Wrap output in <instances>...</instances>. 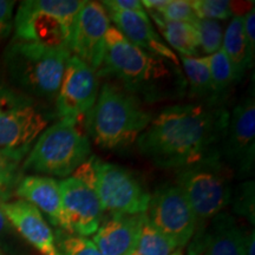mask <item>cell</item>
<instances>
[{"mask_svg": "<svg viewBox=\"0 0 255 255\" xmlns=\"http://www.w3.org/2000/svg\"><path fill=\"white\" fill-rule=\"evenodd\" d=\"M229 114L225 105H169L137 138V149L155 167L180 170L220 154Z\"/></svg>", "mask_w": 255, "mask_h": 255, "instance_id": "6da1fadb", "label": "cell"}, {"mask_svg": "<svg viewBox=\"0 0 255 255\" xmlns=\"http://www.w3.org/2000/svg\"><path fill=\"white\" fill-rule=\"evenodd\" d=\"M97 75L138 98L143 104L182 100L187 82L180 63L139 49L111 25L105 39L103 63Z\"/></svg>", "mask_w": 255, "mask_h": 255, "instance_id": "7a4b0ae2", "label": "cell"}, {"mask_svg": "<svg viewBox=\"0 0 255 255\" xmlns=\"http://www.w3.org/2000/svg\"><path fill=\"white\" fill-rule=\"evenodd\" d=\"M151 120L152 115L138 98L108 81L85 115L84 131L98 148L120 150L135 144Z\"/></svg>", "mask_w": 255, "mask_h": 255, "instance_id": "3957f363", "label": "cell"}, {"mask_svg": "<svg viewBox=\"0 0 255 255\" xmlns=\"http://www.w3.org/2000/svg\"><path fill=\"white\" fill-rule=\"evenodd\" d=\"M70 56L66 50L12 39L5 50L4 63L8 78L19 91L32 98L53 101Z\"/></svg>", "mask_w": 255, "mask_h": 255, "instance_id": "277c9868", "label": "cell"}, {"mask_svg": "<svg viewBox=\"0 0 255 255\" xmlns=\"http://www.w3.org/2000/svg\"><path fill=\"white\" fill-rule=\"evenodd\" d=\"M78 121L58 120L40 133L21 170L40 176L68 178L91 156V142Z\"/></svg>", "mask_w": 255, "mask_h": 255, "instance_id": "5b68a950", "label": "cell"}, {"mask_svg": "<svg viewBox=\"0 0 255 255\" xmlns=\"http://www.w3.org/2000/svg\"><path fill=\"white\" fill-rule=\"evenodd\" d=\"M95 190L104 213L111 216L145 214L150 195L144 183L129 169L90 156L73 173Z\"/></svg>", "mask_w": 255, "mask_h": 255, "instance_id": "8992f818", "label": "cell"}, {"mask_svg": "<svg viewBox=\"0 0 255 255\" xmlns=\"http://www.w3.org/2000/svg\"><path fill=\"white\" fill-rule=\"evenodd\" d=\"M232 177V170L220 154L178 170L176 184L195 216V234L205 231L209 222L231 203Z\"/></svg>", "mask_w": 255, "mask_h": 255, "instance_id": "52a82bcc", "label": "cell"}, {"mask_svg": "<svg viewBox=\"0 0 255 255\" xmlns=\"http://www.w3.org/2000/svg\"><path fill=\"white\" fill-rule=\"evenodd\" d=\"M85 0H27L13 20L14 40L70 52L71 28Z\"/></svg>", "mask_w": 255, "mask_h": 255, "instance_id": "ba28073f", "label": "cell"}, {"mask_svg": "<svg viewBox=\"0 0 255 255\" xmlns=\"http://www.w3.org/2000/svg\"><path fill=\"white\" fill-rule=\"evenodd\" d=\"M51 117L30 96L0 83V152L23 161Z\"/></svg>", "mask_w": 255, "mask_h": 255, "instance_id": "9c48e42d", "label": "cell"}, {"mask_svg": "<svg viewBox=\"0 0 255 255\" xmlns=\"http://www.w3.org/2000/svg\"><path fill=\"white\" fill-rule=\"evenodd\" d=\"M222 161L239 180H251L255 168L254 88L229 114V122L220 148Z\"/></svg>", "mask_w": 255, "mask_h": 255, "instance_id": "30bf717a", "label": "cell"}, {"mask_svg": "<svg viewBox=\"0 0 255 255\" xmlns=\"http://www.w3.org/2000/svg\"><path fill=\"white\" fill-rule=\"evenodd\" d=\"M145 218L149 223L182 248L189 244L196 221L189 203L176 183H164L150 195Z\"/></svg>", "mask_w": 255, "mask_h": 255, "instance_id": "8fae6325", "label": "cell"}, {"mask_svg": "<svg viewBox=\"0 0 255 255\" xmlns=\"http://www.w3.org/2000/svg\"><path fill=\"white\" fill-rule=\"evenodd\" d=\"M98 92L97 72L77 57L70 56L55 98L57 117L81 122L94 107Z\"/></svg>", "mask_w": 255, "mask_h": 255, "instance_id": "7c38bea8", "label": "cell"}, {"mask_svg": "<svg viewBox=\"0 0 255 255\" xmlns=\"http://www.w3.org/2000/svg\"><path fill=\"white\" fill-rule=\"evenodd\" d=\"M111 21L100 1H84L73 21L70 53L88 64L96 72L103 63L105 39Z\"/></svg>", "mask_w": 255, "mask_h": 255, "instance_id": "4fadbf2b", "label": "cell"}, {"mask_svg": "<svg viewBox=\"0 0 255 255\" xmlns=\"http://www.w3.org/2000/svg\"><path fill=\"white\" fill-rule=\"evenodd\" d=\"M59 182L65 220L64 232L84 238L94 235L100 228L104 214L95 190L75 176Z\"/></svg>", "mask_w": 255, "mask_h": 255, "instance_id": "5bb4252c", "label": "cell"}, {"mask_svg": "<svg viewBox=\"0 0 255 255\" xmlns=\"http://www.w3.org/2000/svg\"><path fill=\"white\" fill-rule=\"evenodd\" d=\"M247 235L234 216L222 212L194 235L188 255H247Z\"/></svg>", "mask_w": 255, "mask_h": 255, "instance_id": "9a60e30c", "label": "cell"}, {"mask_svg": "<svg viewBox=\"0 0 255 255\" xmlns=\"http://www.w3.org/2000/svg\"><path fill=\"white\" fill-rule=\"evenodd\" d=\"M0 209L14 231L41 255H59L55 233L39 209L20 199L9 202L2 201L0 202Z\"/></svg>", "mask_w": 255, "mask_h": 255, "instance_id": "2e32d148", "label": "cell"}, {"mask_svg": "<svg viewBox=\"0 0 255 255\" xmlns=\"http://www.w3.org/2000/svg\"><path fill=\"white\" fill-rule=\"evenodd\" d=\"M109 15L110 21L130 43L139 49L155 53L174 63L178 62V57L162 39L151 23L149 15L120 11V9L104 7Z\"/></svg>", "mask_w": 255, "mask_h": 255, "instance_id": "e0dca14e", "label": "cell"}, {"mask_svg": "<svg viewBox=\"0 0 255 255\" xmlns=\"http://www.w3.org/2000/svg\"><path fill=\"white\" fill-rule=\"evenodd\" d=\"M15 195L33 205L47 216L53 226L64 231L65 220L58 180L40 175H28L19 180L15 187Z\"/></svg>", "mask_w": 255, "mask_h": 255, "instance_id": "ac0fdd59", "label": "cell"}, {"mask_svg": "<svg viewBox=\"0 0 255 255\" xmlns=\"http://www.w3.org/2000/svg\"><path fill=\"white\" fill-rule=\"evenodd\" d=\"M144 214L111 216L102 223L92 242L102 255H131L136 251Z\"/></svg>", "mask_w": 255, "mask_h": 255, "instance_id": "d6986e66", "label": "cell"}, {"mask_svg": "<svg viewBox=\"0 0 255 255\" xmlns=\"http://www.w3.org/2000/svg\"><path fill=\"white\" fill-rule=\"evenodd\" d=\"M181 68L187 82V97L194 102L210 105L218 104L215 91L210 77L207 56L182 57L180 56Z\"/></svg>", "mask_w": 255, "mask_h": 255, "instance_id": "ffe728a7", "label": "cell"}, {"mask_svg": "<svg viewBox=\"0 0 255 255\" xmlns=\"http://www.w3.org/2000/svg\"><path fill=\"white\" fill-rule=\"evenodd\" d=\"M148 15L158 27L162 39L171 50H175L182 57H200L199 34L194 25L164 20L158 14L151 12H148Z\"/></svg>", "mask_w": 255, "mask_h": 255, "instance_id": "44dd1931", "label": "cell"}, {"mask_svg": "<svg viewBox=\"0 0 255 255\" xmlns=\"http://www.w3.org/2000/svg\"><path fill=\"white\" fill-rule=\"evenodd\" d=\"M221 49L231 60L239 83L244 78L247 70L252 69L254 65L248 55L244 31V15H234L229 21L223 33Z\"/></svg>", "mask_w": 255, "mask_h": 255, "instance_id": "7402d4cb", "label": "cell"}, {"mask_svg": "<svg viewBox=\"0 0 255 255\" xmlns=\"http://www.w3.org/2000/svg\"><path fill=\"white\" fill-rule=\"evenodd\" d=\"M212 77L213 87L215 91V98L218 104L223 105V101L227 95L238 83L237 76H235L234 69L231 60L228 59L227 55L222 49L213 55L207 56Z\"/></svg>", "mask_w": 255, "mask_h": 255, "instance_id": "603a6c76", "label": "cell"}, {"mask_svg": "<svg viewBox=\"0 0 255 255\" xmlns=\"http://www.w3.org/2000/svg\"><path fill=\"white\" fill-rule=\"evenodd\" d=\"M141 4L146 13H156L164 20L191 25L197 20L191 6V0H143Z\"/></svg>", "mask_w": 255, "mask_h": 255, "instance_id": "cb8c5ba5", "label": "cell"}, {"mask_svg": "<svg viewBox=\"0 0 255 255\" xmlns=\"http://www.w3.org/2000/svg\"><path fill=\"white\" fill-rule=\"evenodd\" d=\"M176 250H178L176 245L152 227L144 215L138 244L133 253L136 255H171Z\"/></svg>", "mask_w": 255, "mask_h": 255, "instance_id": "d4e9b609", "label": "cell"}, {"mask_svg": "<svg viewBox=\"0 0 255 255\" xmlns=\"http://www.w3.org/2000/svg\"><path fill=\"white\" fill-rule=\"evenodd\" d=\"M194 26L199 34L201 52L205 53L206 56H210L221 50L223 33H225L221 21L197 18Z\"/></svg>", "mask_w": 255, "mask_h": 255, "instance_id": "484cf974", "label": "cell"}, {"mask_svg": "<svg viewBox=\"0 0 255 255\" xmlns=\"http://www.w3.org/2000/svg\"><path fill=\"white\" fill-rule=\"evenodd\" d=\"M237 4L239 2L229 0H191L197 18L218 21L234 17V14L238 15Z\"/></svg>", "mask_w": 255, "mask_h": 255, "instance_id": "4316f807", "label": "cell"}, {"mask_svg": "<svg viewBox=\"0 0 255 255\" xmlns=\"http://www.w3.org/2000/svg\"><path fill=\"white\" fill-rule=\"evenodd\" d=\"M55 237L59 255H102L92 240L88 238L69 234L60 229L56 232Z\"/></svg>", "mask_w": 255, "mask_h": 255, "instance_id": "83f0119b", "label": "cell"}, {"mask_svg": "<svg viewBox=\"0 0 255 255\" xmlns=\"http://www.w3.org/2000/svg\"><path fill=\"white\" fill-rule=\"evenodd\" d=\"M254 181H242L232 194V202L234 212L239 215L245 216L248 221L254 225Z\"/></svg>", "mask_w": 255, "mask_h": 255, "instance_id": "f1b7e54d", "label": "cell"}, {"mask_svg": "<svg viewBox=\"0 0 255 255\" xmlns=\"http://www.w3.org/2000/svg\"><path fill=\"white\" fill-rule=\"evenodd\" d=\"M19 167L20 161L0 152V195L6 197L9 188L19 182Z\"/></svg>", "mask_w": 255, "mask_h": 255, "instance_id": "f546056e", "label": "cell"}, {"mask_svg": "<svg viewBox=\"0 0 255 255\" xmlns=\"http://www.w3.org/2000/svg\"><path fill=\"white\" fill-rule=\"evenodd\" d=\"M15 2L0 0V40L6 39L13 31Z\"/></svg>", "mask_w": 255, "mask_h": 255, "instance_id": "4dcf8cb0", "label": "cell"}, {"mask_svg": "<svg viewBox=\"0 0 255 255\" xmlns=\"http://www.w3.org/2000/svg\"><path fill=\"white\" fill-rule=\"evenodd\" d=\"M244 31L246 37L248 55L252 62L254 63L255 57V8L252 7L244 15Z\"/></svg>", "mask_w": 255, "mask_h": 255, "instance_id": "1f68e13d", "label": "cell"}, {"mask_svg": "<svg viewBox=\"0 0 255 255\" xmlns=\"http://www.w3.org/2000/svg\"><path fill=\"white\" fill-rule=\"evenodd\" d=\"M101 4L104 7L120 9V11L126 12H132V13L148 15L146 11L143 7L141 1L138 0H105V1H101Z\"/></svg>", "mask_w": 255, "mask_h": 255, "instance_id": "d6a6232c", "label": "cell"}, {"mask_svg": "<svg viewBox=\"0 0 255 255\" xmlns=\"http://www.w3.org/2000/svg\"><path fill=\"white\" fill-rule=\"evenodd\" d=\"M12 226L9 225L8 220L6 219V216L2 213V210L0 209V250L2 247H7L11 241L9 239L12 237ZM2 251V250H1Z\"/></svg>", "mask_w": 255, "mask_h": 255, "instance_id": "836d02e7", "label": "cell"}, {"mask_svg": "<svg viewBox=\"0 0 255 255\" xmlns=\"http://www.w3.org/2000/svg\"><path fill=\"white\" fill-rule=\"evenodd\" d=\"M0 255H4V253H2L1 250H0Z\"/></svg>", "mask_w": 255, "mask_h": 255, "instance_id": "e575fe53", "label": "cell"}, {"mask_svg": "<svg viewBox=\"0 0 255 255\" xmlns=\"http://www.w3.org/2000/svg\"><path fill=\"white\" fill-rule=\"evenodd\" d=\"M131 255H136V254H135V253H132V254H131Z\"/></svg>", "mask_w": 255, "mask_h": 255, "instance_id": "d590c367", "label": "cell"}]
</instances>
